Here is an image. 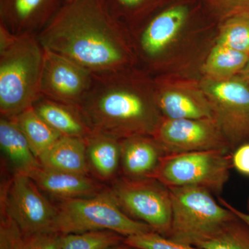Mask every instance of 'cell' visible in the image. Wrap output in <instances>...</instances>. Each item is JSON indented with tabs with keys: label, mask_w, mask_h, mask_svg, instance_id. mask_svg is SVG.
<instances>
[{
	"label": "cell",
	"mask_w": 249,
	"mask_h": 249,
	"mask_svg": "<svg viewBox=\"0 0 249 249\" xmlns=\"http://www.w3.org/2000/svg\"><path fill=\"white\" fill-rule=\"evenodd\" d=\"M93 79L92 73L84 67L45 49L40 86L42 96L78 109L91 88Z\"/></svg>",
	"instance_id": "11"
},
{
	"label": "cell",
	"mask_w": 249,
	"mask_h": 249,
	"mask_svg": "<svg viewBox=\"0 0 249 249\" xmlns=\"http://www.w3.org/2000/svg\"><path fill=\"white\" fill-rule=\"evenodd\" d=\"M232 9L231 16L249 15V0H226Z\"/></svg>",
	"instance_id": "30"
},
{
	"label": "cell",
	"mask_w": 249,
	"mask_h": 249,
	"mask_svg": "<svg viewBox=\"0 0 249 249\" xmlns=\"http://www.w3.org/2000/svg\"><path fill=\"white\" fill-rule=\"evenodd\" d=\"M172 224L168 238L198 247L212 237L235 214L217 203L213 194L197 187L169 188Z\"/></svg>",
	"instance_id": "5"
},
{
	"label": "cell",
	"mask_w": 249,
	"mask_h": 249,
	"mask_svg": "<svg viewBox=\"0 0 249 249\" xmlns=\"http://www.w3.org/2000/svg\"><path fill=\"white\" fill-rule=\"evenodd\" d=\"M217 43L249 54V15H237L228 19Z\"/></svg>",
	"instance_id": "25"
},
{
	"label": "cell",
	"mask_w": 249,
	"mask_h": 249,
	"mask_svg": "<svg viewBox=\"0 0 249 249\" xmlns=\"http://www.w3.org/2000/svg\"><path fill=\"white\" fill-rule=\"evenodd\" d=\"M124 237L111 231L63 235L61 249H107L124 242Z\"/></svg>",
	"instance_id": "24"
},
{
	"label": "cell",
	"mask_w": 249,
	"mask_h": 249,
	"mask_svg": "<svg viewBox=\"0 0 249 249\" xmlns=\"http://www.w3.org/2000/svg\"><path fill=\"white\" fill-rule=\"evenodd\" d=\"M33 107L39 116L62 137L85 139L92 133L77 107L41 96Z\"/></svg>",
	"instance_id": "18"
},
{
	"label": "cell",
	"mask_w": 249,
	"mask_h": 249,
	"mask_svg": "<svg viewBox=\"0 0 249 249\" xmlns=\"http://www.w3.org/2000/svg\"><path fill=\"white\" fill-rule=\"evenodd\" d=\"M61 1L0 0V24L15 36L37 35L61 7Z\"/></svg>",
	"instance_id": "12"
},
{
	"label": "cell",
	"mask_w": 249,
	"mask_h": 249,
	"mask_svg": "<svg viewBox=\"0 0 249 249\" xmlns=\"http://www.w3.org/2000/svg\"><path fill=\"white\" fill-rule=\"evenodd\" d=\"M237 76H240L242 79L245 80L249 85V59L247 65L244 67L243 70L240 72Z\"/></svg>",
	"instance_id": "32"
},
{
	"label": "cell",
	"mask_w": 249,
	"mask_h": 249,
	"mask_svg": "<svg viewBox=\"0 0 249 249\" xmlns=\"http://www.w3.org/2000/svg\"><path fill=\"white\" fill-rule=\"evenodd\" d=\"M201 90L232 151L249 142L248 83L240 76L224 80L206 78Z\"/></svg>",
	"instance_id": "8"
},
{
	"label": "cell",
	"mask_w": 249,
	"mask_h": 249,
	"mask_svg": "<svg viewBox=\"0 0 249 249\" xmlns=\"http://www.w3.org/2000/svg\"><path fill=\"white\" fill-rule=\"evenodd\" d=\"M198 247L203 249H249V226L236 216Z\"/></svg>",
	"instance_id": "23"
},
{
	"label": "cell",
	"mask_w": 249,
	"mask_h": 249,
	"mask_svg": "<svg viewBox=\"0 0 249 249\" xmlns=\"http://www.w3.org/2000/svg\"><path fill=\"white\" fill-rule=\"evenodd\" d=\"M85 142L90 172L102 181L116 179L120 173L121 139L93 131Z\"/></svg>",
	"instance_id": "16"
},
{
	"label": "cell",
	"mask_w": 249,
	"mask_h": 249,
	"mask_svg": "<svg viewBox=\"0 0 249 249\" xmlns=\"http://www.w3.org/2000/svg\"><path fill=\"white\" fill-rule=\"evenodd\" d=\"M45 49L37 35L15 36L0 24V113L13 119L41 97Z\"/></svg>",
	"instance_id": "3"
},
{
	"label": "cell",
	"mask_w": 249,
	"mask_h": 249,
	"mask_svg": "<svg viewBox=\"0 0 249 249\" xmlns=\"http://www.w3.org/2000/svg\"><path fill=\"white\" fill-rule=\"evenodd\" d=\"M63 235L53 231L24 234L17 249H61Z\"/></svg>",
	"instance_id": "27"
},
{
	"label": "cell",
	"mask_w": 249,
	"mask_h": 249,
	"mask_svg": "<svg viewBox=\"0 0 249 249\" xmlns=\"http://www.w3.org/2000/svg\"><path fill=\"white\" fill-rule=\"evenodd\" d=\"M188 16L186 6H177L152 18L139 34L141 53L150 60L160 56L178 36Z\"/></svg>",
	"instance_id": "14"
},
{
	"label": "cell",
	"mask_w": 249,
	"mask_h": 249,
	"mask_svg": "<svg viewBox=\"0 0 249 249\" xmlns=\"http://www.w3.org/2000/svg\"><path fill=\"white\" fill-rule=\"evenodd\" d=\"M232 168L249 178V142L242 144L232 152Z\"/></svg>",
	"instance_id": "28"
},
{
	"label": "cell",
	"mask_w": 249,
	"mask_h": 249,
	"mask_svg": "<svg viewBox=\"0 0 249 249\" xmlns=\"http://www.w3.org/2000/svg\"><path fill=\"white\" fill-rule=\"evenodd\" d=\"M109 190L127 216L145 223L154 231L168 237L173 215L169 188L155 178L121 176L112 181Z\"/></svg>",
	"instance_id": "7"
},
{
	"label": "cell",
	"mask_w": 249,
	"mask_h": 249,
	"mask_svg": "<svg viewBox=\"0 0 249 249\" xmlns=\"http://www.w3.org/2000/svg\"><path fill=\"white\" fill-rule=\"evenodd\" d=\"M107 249H138L134 248V247H130V246L127 245V244L123 242L120 245L114 246V247H110V248Z\"/></svg>",
	"instance_id": "33"
},
{
	"label": "cell",
	"mask_w": 249,
	"mask_h": 249,
	"mask_svg": "<svg viewBox=\"0 0 249 249\" xmlns=\"http://www.w3.org/2000/svg\"><path fill=\"white\" fill-rule=\"evenodd\" d=\"M93 76L78 107L92 131L119 139L152 137L163 116L148 88L124 70Z\"/></svg>",
	"instance_id": "2"
},
{
	"label": "cell",
	"mask_w": 249,
	"mask_h": 249,
	"mask_svg": "<svg viewBox=\"0 0 249 249\" xmlns=\"http://www.w3.org/2000/svg\"><path fill=\"white\" fill-rule=\"evenodd\" d=\"M0 146L15 173L29 176L42 167L24 134L12 119H0Z\"/></svg>",
	"instance_id": "19"
},
{
	"label": "cell",
	"mask_w": 249,
	"mask_h": 249,
	"mask_svg": "<svg viewBox=\"0 0 249 249\" xmlns=\"http://www.w3.org/2000/svg\"><path fill=\"white\" fill-rule=\"evenodd\" d=\"M47 169L89 175L86 142L79 137H61L39 158Z\"/></svg>",
	"instance_id": "20"
},
{
	"label": "cell",
	"mask_w": 249,
	"mask_h": 249,
	"mask_svg": "<svg viewBox=\"0 0 249 249\" xmlns=\"http://www.w3.org/2000/svg\"><path fill=\"white\" fill-rule=\"evenodd\" d=\"M106 1L111 12L118 18L121 13H132L142 7L148 0H106Z\"/></svg>",
	"instance_id": "29"
},
{
	"label": "cell",
	"mask_w": 249,
	"mask_h": 249,
	"mask_svg": "<svg viewBox=\"0 0 249 249\" xmlns=\"http://www.w3.org/2000/svg\"><path fill=\"white\" fill-rule=\"evenodd\" d=\"M249 59V54L217 43L206 59L204 71L211 79H228L237 76Z\"/></svg>",
	"instance_id": "22"
},
{
	"label": "cell",
	"mask_w": 249,
	"mask_h": 249,
	"mask_svg": "<svg viewBox=\"0 0 249 249\" xmlns=\"http://www.w3.org/2000/svg\"><path fill=\"white\" fill-rule=\"evenodd\" d=\"M152 137L166 155L210 150L232 152L214 119H170L163 117Z\"/></svg>",
	"instance_id": "10"
},
{
	"label": "cell",
	"mask_w": 249,
	"mask_h": 249,
	"mask_svg": "<svg viewBox=\"0 0 249 249\" xmlns=\"http://www.w3.org/2000/svg\"><path fill=\"white\" fill-rule=\"evenodd\" d=\"M232 152L210 150L165 155L152 178L168 188L197 187L219 196L230 178Z\"/></svg>",
	"instance_id": "6"
},
{
	"label": "cell",
	"mask_w": 249,
	"mask_h": 249,
	"mask_svg": "<svg viewBox=\"0 0 249 249\" xmlns=\"http://www.w3.org/2000/svg\"><path fill=\"white\" fill-rule=\"evenodd\" d=\"M11 119L18 124L38 160L62 137L47 124L33 107Z\"/></svg>",
	"instance_id": "21"
},
{
	"label": "cell",
	"mask_w": 249,
	"mask_h": 249,
	"mask_svg": "<svg viewBox=\"0 0 249 249\" xmlns=\"http://www.w3.org/2000/svg\"><path fill=\"white\" fill-rule=\"evenodd\" d=\"M74 1V0H64L63 2H71V1Z\"/></svg>",
	"instance_id": "34"
},
{
	"label": "cell",
	"mask_w": 249,
	"mask_h": 249,
	"mask_svg": "<svg viewBox=\"0 0 249 249\" xmlns=\"http://www.w3.org/2000/svg\"><path fill=\"white\" fill-rule=\"evenodd\" d=\"M41 191L60 200L85 197L103 191V186L89 175L49 170L41 167L29 175Z\"/></svg>",
	"instance_id": "15"
},
{
	"label": "cell",
	"mask_w": 249,
	"mask_h": 249,
	"mask_svg": "<svg viewBox=\"0 0 249 249\" xmlns=\"http://www.w3.org/2000/svg\"><path fill=\"white\" fill-rule=\"evenodd\" d=\"M124 242L138 249H203L196 246L175 242L155 231L124 237Z\"/></svg>",
	"instance_id": "26"
},
{
	"label": "cell",
	"mask_w": 249,
	"mask_h": 249,
	"mask_svg": "<svg viewBox=\"0 0 249 249\" xmlns=\"http://www.w3.org/2000/svg\"><path fill=\"white\" fill-rule=\"evenodd\" d=\"M37 36L44 48L93 75L124 71L132 58L124 28L106 0L63 2Z\"/></svg>",
	"instance_id": "1"
},
{
	"label": "cell",
	"mask_w": 249,
	"mask_h": 249,
	"mask_svg": "<svg viewBox=\"0 0 249 249\" xmlns=\"http://www.w3.org/2000/svg\"><path fill=\"white\" fill-rule=\"evenodd\" d=\"M56 207L53 231L62 235L111 231L124 237L154 231L145 223L124 213L109 190L85 197L60 200Z\"/></svg>",
	"instance_id": "4"
},
{
	"label": "cell",
	"mask_w": 249,
	"mask_h": 249,
	"mask_svg": "<svg viewBox=\"0 0 249 249\" xmlns=\"http://www.w3.org/2000/svg\"><path fill=\"white\" fill-rule=\"evenodd\" d=\"M29 176L15 173L1 189V207L25 235L53 231L56 207Z\"/></svg>",
	"instance_id": "9"
},
{
	"label": "cell",
	"mask_w": 249,
	"mask_h": 249,
	"mask_svg": "<svg viewBox=\"0 0 249 249\" xmlns=\"http://www.w3.org/2000/svg\"><path fill=\"white\" fill-rule=\"evenodd\" d=\"M218 199H219V204H222L224 207L227 208L229 211H231L237 217H238L240 219H242V220H243L244 222L247 223L249 226V211L248 213L242 212V211H240V210L236 209L235 207H234L232 205L228 202L225 199L219 197V196H218Z\"/></svg>",
	"instance_id": "31"
},
{
	"label": "cell",
	"mask_w": 249,
	"mask_h": 249,
	"mask_svg": "<svg viewBox=\"0 0 249 249\" xmlns=\"http://www.w3.org/2000/svg\"><path fill=\"white\" fill-rule=\"evenodd\" d=\"M156 102L163 118L170 119H214L207 98L187 89H165L156 94Z\"/></svg>",
	"instance_id": "17"
},
{
	"label": "cell",
	"mask_w": 249,
	"mask_h": 249,
	"mask_svg": "<svg viewBox=\"0 0 249 249\" xmlns=\"http://www.w3.org/2000/svg\"><path fill=\"white\" fill-rule=\"evenodd\" d=\"M121 176L129 178H152L166 154L151 136H134L121 139Z\"/></svg>",
	"instance_id": "13"
}]
</instances>
